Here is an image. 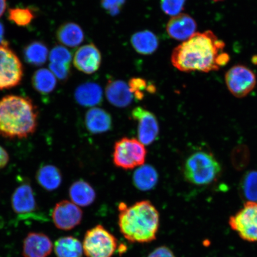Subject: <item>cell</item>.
<instances>
[{
  "label": "cell",
  "mask_w": 257,
  "mask_h": 257,
  "mask_svg": "<svg viewBox=\"0 0 257 257\" xmlns=\"http://www.w3.org/2000/svg\"><path fill=\"white\" fill-rule=\"evenodd\" d=\"M50 70L54 75L60 80H65L69 76L70 72V64L50 63Z\"/></svg>",
  "instance_id": "obj_32"
},
{
  "label": "cell",
  "mask_w": 257,
  "mask_h": 257,
  "mask_svg": "<svg viewBox=\"0 0 257 257\" xmlns=\"http://www.w3.org/2000/svg\"><path fill=\"white\" fill-rule=\"evenodd\" d=\"M159 175L152 166L143 165L135 171L133 183L136 187L142 191L152 190L158 182Z\"/></svg>",
  "instance_id": "obj_21"
},
{
  "label": "cell",
  "mask_w": 257,
  "mask_h": 257,
  "mask_svg": "<svg viewBox=\"0 0 257 257\" xmlns=\"http://www.w3.org/2000/svg\"><path fill=\"white\" fill-rule=\"evenodd\" d=\"M101 63V54L94 44L85 45L78 48L73 57V64L79 71L92 74L98 70Z\"/></svg>",
  "instance_id": "obj_13"
},
{
  "label": "cell",
  "mask_w": 257,
  "mask_h": 257,
  "mask_svg": "<svg viewBox=\"0 0 257 257\" xmlns=\"http://www.w3.org/2000/svg\"><path fill=\"white\" fill-rule=\"evenodd\" d=\"M50 63L71 64L72 54L65 47L58 46L54 47L49 54Z\"/></svg>",
  "instance_id": "obj_30"
},
{
  "label": "cell",
  "mask_w": 257,
  "mask_h": 257,
  "mask_svg": "<svg viewBox=\"0 0 257 257\" xmlns=\"http://www.w3.org/2000/svg\"><path fill=\"white\" fill-rule=\"evenodd\" d=\"M75 98L80 105L94 107L102 101V89L95 83H85L76 88Z\"/></svg>",
  "instance_id": "obj_19"
},
{
  "label": "cell",
  "mask_w": 257,
  "mask_h": 257,
  "mask_svg": "<svg viewBox=\"0 0 257 257\" xmlns=\"http://www.w3.org/2000/svg\"><path fill=\"white\" fill-rule=\"evenodd\" d=\"M36 179L42 188L47 191L59 188L62 183V174L60 169L52 165H44L38 170Z\"/></svg>",
  "instance_id": "obj_20"
},
{
  "label": "cell",
  "mask_w": 257,
  "mask_h": 257,
  "mask_svg": "<svg viewBox=\"0 0 257 257\" xmlns=\"http://www.w3.org/2000/svg\"><path fill=\"white\" fill-rule=\"evenodd\" d=\"M241 190L248 201L257 202V171L246 173L241 185Z\"/></svg>",
  "instance_id": "obj_27"
},
{
  "label": "cell",
  "mask_w": 257,
  "mask_h": 257,
  "mask_svg": "<svg viewBox=\"0 0 257 257\" xmlns=\"http://www.w3.org/2000/svg\"><path fill=\"white\" fill-rule=\"evenodd\" d=\"M34 18V12L29 8H14L9 11V20L20 27L30 24Z\"/></svg>",
  "instance_id": "obj_29"
},
{
  "label": "cell",
  "mask_w": 257,
  "mask_h": 257,
  "mask_svg": "<svg viewBox=\"0 0 257 257\" xmlns=\"http://www.w3.org/2000/svg\"><path fill=\"white\" fill-rule=\"evenodd\" d=\"M108 101L115 107L123 108L130 105L133 99L128 86L122 80H110L105 88Z\"/></svg>",
  "instance_id": "obj_16"
},
{
  "label": "cell",
  "mask_w": 257,
  "mask_h": 257,
  "mask_svg": "<svg viewBox=\"0 0 257 257\" xmlns=\"http://www.w3.org/2000/svg\"><path fill=\"white\" fill-rule=\"evenodd\" d=\"M4 27H3V25L2 23H0V45H2L3 43H5V41L3 40V38H4Z\"/></svg>",
  "instance_id": "obj_37"
},
{
  "label": "cell",
  "mask_w": 257,
  "mask_h": 257,
  "mask_svg": "<svg viewBox=\"0 0 257 257\" xmlns=\"http://www.w3.org/2000/svg\"><path fill=\"white\" fill-rule=\"evenodd\" d=\"M221 172L219 163L211 153L198 152L186 159L184 176L186 181L197 186L211 184Z\"/></svg>",
  "instance_id": "obj_4"
},
{
  "label": "cell",
  "mask_w": 257,
  "mask_h": 257,
  "mask_svg": "<svg viewBox=\"0 0 257 257\" xmlns=\"http://www.w3.org/2000/svg\"><path fill=\"white\" fill-rule=\"evenodd\" d=\"M52 218L58 229L68 231L81 223L83 211L72 201L63 200L58 202L54 207Z\"/></svg>",
  "instance_id": "obj_11"
},
{
  "label": "cell",
  "mask_w": 257,
  "mask_h": 257,
  "mask_svg": "<svg viewBox=\"0 0 257 257\" xmlns=\"http://www.w3.org/2000/svg\"><path fill=\"white\" fill-rule=\"evenodd\" d=\"M23 75V66L17 55L6 42L0 45V90L20 84Z\"/></svg>",
  "instance_id": "obj_7"
},
{
  "label": "cell",
  "mask_w": 257,
  "mask_h": 257,
  "mask_svg": "<svg viewBox=\"0 0 257 257\" xmlns=\"http://www.w3.org/2000/svg\"><path fill=\"white\" fill-rule=\"evenodd\" d=\"M37 105L25 96L9 95L0 99V136L23 139L36 131L38 124Z\"/></svg>",
  "instance_id": "obj_2"
},
{
  "label": "cell",
  "mask_w": 257,
  "mask_h": 257,
  "mask_svg": "<svg viewBox=\"0 0 257 257\" xmlns=\"http://www.w3.org/2000/svg\"><path fill=\"white\" fill-rule=\"evenodd\" d=\"M54 252L57 257H82V243L76 237L68 236L60 237L54 243Z\"/></svg>",
  "instance_id": "obj_24"
},
{
  "label": "cell",
  "mask_w": 257,
  "mask_h": 257,
  "mask_svg": "<svg viewBox=\"0 0 257 257\" xmlns=\"http://www.w3.org/2000/svg\"><path fill=\"white\" fill-rule=\"evenodd\" d=\"M7 8V0H0V18L5 14Z\"/></svg>",
  "instance_id": "obj_36"
},
{
  "label": "cell",
  "mask_w": 257,
  "mask_h": 257,
  "mask_svg": "<svg viewBox=\"0 0 257 257\" xmlns=\"http://www.w3.org/2000/svg\"><path fill=\"white\" fill-rule=\"evenodd\" d=\"M24 56L28 63L34 66H41L46 62L49 53L46 45L41 42L35 41L26 47Z\"/></svg>",
  "instance_id": "obj_26"
},
{
  "label": "cell",
  "mask_w": 257,
  "mask_h": 257,
  "mask_svg": "<svg viewBox=\"0 0 257 257\" xmlns=\"http://www.w3.org/2000/svg\"><path fill=\"white\" fill-rule=\"evenodd\" d=\"M53 248L52 241L46 234L31 232L24 240L23 255L24 257H47Z\"/></svg>",
  "instance_id": "obj_15"
},
{
  "label": "cell",
  "mask_w": 257,
  "mask_h": 257,
  "mask_svg": "<svg viewBox=\"0 0 257 257\" xmlns=\"http://www.w3.org/2000/svg\"><path fill=\"white\" fill-rule=\"evenodd\" d=\"M85 125L90 133L100 134L107 133L112 126L111 115L107 111L98 107H92L86 112Z\"/></svg>",
  "instance_id": "obj_17"
},
{
  "label": "cell",
  "mask_w": 257,
  "mask_h": 257,
  "mask_svg": "<svg viewBox=\"0 0 257 257\" xmlns=\"http://www.w3.org/2000/svg\"><path fill=\"white\" fill-rule=\"evenodd\" d=\"M82 245L86 257H112L117 248V240L98 224L85 233Z\"/></svg>",
  "instance_id": "obj_6"
},
{
  "label": "cell",
  "mask_w": 257,
  "mask_h": 257,
  "mask_svg": "<svg viewBox=\"0 0 257 257\" xmlns=\"http://www.w3.org/2000/svg\"><path fill=\"white\" fill-rule=\"evenodd\" d=\"M57 38L64 46L74 48L82 43L84 40V34L78 25L66 23L61 26L57 30Z\"/></svg>",
  "instance_id": "obj_23"
},
{
  "label": "cell",
  "mask_w": 257,
  "mask_h": 257,
  "mask_svg": "<svg viewBox=\"0 0 257 257\" xmlns=\"http://www.w3.org/2000/svg\"><path fill=\"white\" fill-rule=\"evenodd\" d=\"M186 0H160L161 7L166 14L175 16L184 9Z\"/></svg>",
  "instance_id": "obj_31"
},
{
  "label": "cell",
  "mask_w": 257,
  "mask_h": 257,
  "mask_svg": "<svg viewBox=\"0 0 257 257\" xmlns=\"http://www.w3.org/2000/svg\"><path fill=\"white\" fill-rule=\"evenodd\" d=\"M147 257H176L169 247L161 246L153 250Z\"/></svg>",
  "instance_id": "obj_34"
},
{
  "label": "cell",
  "mask_w": 257,
  "mask_h": 257,
  "mask_svg": "<svg viewBox=\"0 0 257 257\" xmlns=\"http://www.w3.org/2000/svg\"><path fill=\"white\" fill-rule=\"evenodd\" d=\"M131 42L138 53L150 55L155 52L159 47V42L156 35L150 31L137 32L131 37Z\"/></svg>",
  "instance_id": "obj_22"
},
{
  "label": "cell",
  "mask_w": 257,
  "mask_h": 257,
  "mask_svg": "<svg viewBox=\"0 0 257 257\" xmlns=\"http://www.w3.org/2000/svg\"><path fill=\"white\" fill-rule=\"evenodd\" d=\"M124 1L125 0H102V5L111 14L115 15L119 12Z\"/></svg>",
  "instance_id": "obj_33"
},
{
  "label": "cell",
  "mask_w": 257,
  "mask_h": 257,
  "mask_svg": "<svg viewBox=\"0 0 257 257\" xmlns=\"http://www.w3.org/2000/svg\"><path fill=\"white\" fill-rule=\"evenodd\" d=\"M131 115L138 123V140L144 146L153 143L158 137L160 131L156 115L141 107L135 108Z\"/></svg>",
  "instance_id": "obj_10"
},
{
  "label": "cell",
  "mask_w": 257,
  "mask_h": 257,
  "mask_svg": "<svg viewBox=\"0 0 257 257\" xmlns=\"http://www.w3.org/2000/svg\"><path fill=\"white\" fill-rule=\"evenodd\" d=\"M147 154L146 147L139 140L124 137L115 143L112 160L117 168L131 170L144 165Z\"/></svg>",
  "instance_id": "obj_5"
},
{
  "label": "cell",
  "mask_w": 257,
  "mask_h": 257,
  "mask_svg": "<svg viewBox=\"0 0 257 257\" xmlns=\"http://www.w3.org/2000/svg\"><path fill=\"white\" fill-rule=\"evenodd\" d=\"M32 82L34 89L43 94L52 92L57 85L56 77L47 69L37 70L32 77Z\"/></svg>",
  "instance_id": "obj_25"
},
{
  "label": "cell",
  "mask_w": 257,
  "mask_h": 257,
  "mask_svg": "<svg viewBox=\"0 0 257 257\" xmlns=\"http://www.w3.org/2000/svg\"><path fill=\"white\" fill-rule=\"evenodd\" d=\"M69 194L72 202L79 207H88L96 198L95 189L82 179L73 183L69 188Z\"/></svg>",
  "instance_id": "obj_18"
},
{
  "label": "cell",
  "mask_w": 257,
  "mask_h": 257,
  "mask_svg": "<svg viewBox=\"0 0 257 257\" xmlns=\"http://www.w3.org/2000/svg\"><path fill=\"white\" fill-rule=\"evenodd\" d=\"M229 224L241 239L256 242L257 202H246L240 210L229 218Z\"/></svg>",
  "instance_id": "obj_8"
},
{
  "label": "cell",
  "mask_w": 257,
  "mask_h": 257,
  "mask_svg": "<svg viewBox=\"0 0 257 257\" xmlns=\"http://www.w3.org/2000/svg\"><path fill=\"white\" fill-rule=\"evenodd\" d=\"M9 154L4 148L0 146V170L5 168L9 162Z\"/></svg>",
  "instance_id": "obj_35"
},
{
  "label": "cell",
  "mask_w": 257,
  "mask_h": 257,
  "mask_svg": "<svg viewBox=\"0 0 257 257\" xmlns=\"http://www.w3.org/2000/svg\"><path fill=\"white\" fill-rule=\"evenodd\" d=\"M226 44L210 30L197 32L173 50L171 62L181 72L217 71L229 62Z\"/></svg>",
  "instance_id": "obj_1"
},
{
  "label": "cell",
  "mask_w": 257,
  "mask_h": 257,
  "mask_svg": "<svg viewBox=\"0 0 257 257\" xmlns=\"http://www.w3.org/2000/svg\"><path fill=\"white\" fill-rule=\"evenodd\" d=\"M211 1H213L214 2H220L224 1V0H211Z\"/></svg>",
  "instance_id": "obj_38"
},
{
  "label": "cell",
  "mask_w": 257,
  "mask_h": 257,
  "mask_svg": "<svg viewBox=\"0 0 257 257\" xmlns=\"http://www.w3.org/2000/svg\"><path fill=\"white\" fill-rule=\"evenodd\" d=\"M130 91L137 100H142L144 98L145 92L154 93L156 86L148 83L146 80L140 78H132L128 83Z\"/></svg>",
  "instance_id": "obj_28"
},
{
  "label": "cell",
  "mask_w": 257,
  "mask_h": 257,
  "mask_svg": "<svg viewBox=\"0 0 257 257\" xmlns=\"http://www.w3.org/2000/svg\"><path fill=\"white\" fill-rule=\"evenodd\" d=\"M11 204L15 213L21 217H30L36 213L38 205L30 182L25 181L16 188L12 196Z\"/></svg>",
  "instance_id": "obj_12"
},
{
  "label": "cell",
  "mask_w": 257,
  "mask_h": 257,
  "mask_svg": "<svg viewBox=\"0 0 257 257\" xmlns=\"http://www.w3.org/2000/svg\"><path fill=\"white\" fill-rule=\"evenodd\" d=\"M225 82L231 94L236 98H242L255 88L256 79L252 70L245 66L237 64L226 72Z\"/></svg>",
  "instance_id": "obj_9"
},
{
  "label": "cell",
  "mask_w": 257,
  "mask_h": 257,
  "mask_svg": "<svg viewBox=\"0 0 257 257\" xmlns=\"http://www.w3.org/2000/svg\"><path fill=\"white\" fill-rule=\"evenodd\" d=\"M197 28L194 18L188 14H180L170 19L166 31L173 39L185 41L195 33Z\"/></svg>",
  "instance_id": "obj_14"
},
{
  "label": "cell",
  "mask_w": 257,
  "mask_h": 257,
  "mask_svg": "<svg viewBox=\"0 0 257 257\" xmlns=\"http://www.w3.org/2000/svg\"><path fill=\"white\" fill-rule=\"evenodd\" d=\"M118 211V226L128 242L147 243L156 239L160 214L152 202L141 201L128 207L121 202Z\"/></svg>",
  "instance_id": "obj_3"
}]
</instances>
